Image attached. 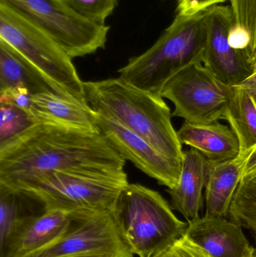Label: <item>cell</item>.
I'll return each instance as SVG.
<instances>
[{
  "mask_svg": "<svg viewBox=\"0 0 256 257\" xmlns=\"http://www.w3.org/2000/svg\"><path fill=\"white\" fill-rule=\"evenodd\" d=\"M126 160L99 132L34 123L0 143V189L21 193L55 172H125Z\"/></svg>",
  "mask_w": 256,
  "mask_h": 257,
  "instance_id": "6da1fadb",
  "label": "cell"
},
{
  "mask_svg": "<svg viewBox=\"0 0 256 257\" xmlns=\"http://www.w3.org/2000/svg\"><path fill=\"white\" fill-rule=\"evenodd\" d=\"M87 103L147 141L182 166L183 151L173 126L171 109L159 95L138 88L123 78L84 83Z\"/></svg>",
  "mask_w": 256,
  "mask_h": 257,
  "instance_id": "7a4b0ae2",
  "label": "cell"
},
{
  "mask_svg": "<svg viewBox=\"0 0 256 257\" xmlns=\"http://www.w3.org/2000/svg\"><path fill=\"white\" fill-rule=\"evenodd\" d=\"M205 14L183 16L177 14L171 25L153 46L129 59L119 69V77L138 88L159 95L176 74L202 63L205 42Z\"/></svg>",
  "mask_w": 256,
  "mask_h": 257,
  "instance_id": "3957f363",
  "label": "cell"
},
{
  "mask_svg": "<svg viewBox=\"0 0 256 257\" xmlns=\"http://www.w3.org/2000/svg\"><path fill=\"white\" fill-rule=\"evenodd\" d=\"M129 184L125 172H55L38 180L21 195L42 203L45 211H63L74 221H81L116 208Z\"/></svg>",
  "mask_w": 256,
  "mask_h": 257,
  "instance_id": "277c9868",
  "label": "cell"
},
{
  "mask_svg": "<svg viewBox=\"0 0 256 257\" xmlns=\"http://www.w3.org/2000/svg\"><path fill=\"white\" fill-rule=\"evenodd\" d=\"M0 40L37 69L57 93L87 102L84 82L72 57L40 27L2 2Z\"/></svg>",
  "mask_w": 256,
  "mask_h": 257,
  "instance_id": "5b68a950",
  "label": "cell"
},
{
  "mask_svg": "<svg viewBox=\"0 0 256 257\" xmlns=\"http://www.w3.org/2000/svg\"><path fill=\"white\" fill-rule=\"evenodd\" d=\"M116 209L123 235L139 257L162 251L183 236L188 226L159 192L142 184H128Z\"/></svg>",
  "mask_w": 256,
  "mask_h": 257,
  "instance_id": "8992f818",
  "label": "cell"
},
{
  "mask_svg": "<svg viewBox=\"0 0 256 257\" xmlns=\"http://www.w3.org/2000/svg\"><path fill=\"white\" fill-rule=\"evenodd\" d=\"M53 38L72 57L94 54L106 45L110 27L93 24L61 0H0Z\"/></svg>",
  "mask_w": 256,
  "mask_h": 257,
  "instance_id": "52a82bcc",
  "label": "cell"
},
{
  "mask_svg": "<svg viewBox=\"0 0 256 257\" xmlns=\"http://www.w3.org/2000/svg\"><path fill=\"white\" fill-rule=\"evenodd\" d=\"M233 93L234 87L219 81L202 63H196L172 77L160 96L174 104L172 116L189 123H210L225 120Z\"/></svg>",
  "mask_w": 256,
  "mask_h": 257,
  "instance_id": "ba28073f",
  "label": "cell"
},
{
  "mask_svg": "<svg viewBox=\"0 0 256 257\" xmlns=\"http://www.w3.org/2000/svg\"><path fill=\"white\" fill-rule=\"evenodd\" d=\"M98 256L135 257L122 232L116 208L87 220L72 222L52 244L24 257Z\"/></svg>",
  "mask_w": 256,
  "mask_h": 257,
  "instance_id": "9c48e42d",
  "label": "cell"
},
{
  "mask_svg": "<svg viewBox=\"0 0 256 257\" xmlns=\"http://www.w3.org/2000/svg\"><path fill=\"white\" fill-rule=\"evenodd\" d=\"M205 42L202 63L219 81L236 87L254 73L247 56L230 42L234 18L230 6H213L204 12Z\"/></svg>",
  "mask_w": 256,
  "mask_h": 257,
  "instance_id": "30bf717a",
  "label": "cell"
},
{
  "mask_svg": "<svg viewBox=\"0 0 256 257\" xmlns=\"http://www.w3.org/2000/svg\"><path fill=\"white\" fill-rule=\"evenodd\" d=\"M94 120L98 131L126 161L133 163L160 185L168 189L177 185L181 165L167 158L141 136L114 119L95 111Z\"/></svg>",
  "mask_w": 256,
  "mask_h": 257,
  "instance_id": "8fae6325",
  "label": "cell"
},
{
  "mask_svg": "<svg viewBox=\"0 0 256 257\" xmlns=\"http://www.w3.org/2000/svg\"><path fill=\"white\" fill-rule=\"evenodd\" d=\"M183 236L211 257H246L255 248L243 226L226 217L204 215L189 220Z\"/></svg>",
  "mask_w": 256,
  "mask_h": 257,
  "instance_id": "7c38bea8",
  "label": "cell"
},
{
  "mask_svg": "<svg viewBox=\"0 0 256 257\" xmlns=\"http://www.w3.org/2000/svg\"><path fill=\"white\" fill-rule=\"evenodd\" d=\"M73 219L63 211L48 210L39 216H23L0 257H24L45 248L60 238Z\"/></svg>",
  "mask_w": 256,
  "mask_h": 257,
  "instance_id": "4fadbf2b",
  "label": "cell"
},
{
  "mask_svg": "<svg viewBox=\"0 0 256 257\" xmlns=\"http://www.w3.org/2000/svg\"><path fill=\"white\" fill-rule=\"evenodd\" d=\"M95 111L87 102L54 92L33 95L30 116L34 123H51L66 127L99 132Z\"/></svg>",
  "mask_w": 256,
  "mask_h": 257,
  "instance_id": "5bb4252c",
  "label": "cell"
},
{
  "mask_svg": "<svg viewBox=\"0 0 256 257\" xmlns=\"http://www.w3.org/2000/svg\"><path fill=\"white\" fill-rule=\"evenodd\" d=\"M210 162L193 148L183 151L181 172L177 185L167 189L171 207L189 220L199 217L202 191L205 188Z\"/></svg>",
  "mask_w": 256,
  "mask_h": 257,
  "instance_id": "9a60e30c",
  "label": "cell"
},
{
  "mask_svg": "<svg viewBox=\"0 0 256 257\" xmlns=\"http://www.w3.org/2000/svg\"><path fill=\"white\" fill-rule=\"evenodd\" d=\"M181 145L201 153L209 162L219 163L240 156L238 139L230 126L217 121L210 123L185 122L177 131Z\"/></svg>",
  "mask_w": 256,
  "mask_h": 257,
  "instance_id": "2e32d148",
  "label": "cell"
},
{
  "mask_svg": "<svg viewBox=\"0 0 256 257\" xmlns=\"http://www.w3.org/2000/svg\"><path fill=\"white\" fill-rule=\"evenodd\" d=\"M245 159L211 163L205 185V215L228 217L234 195L240 184Z\"/></svg>",
  "mask_w": 256,
  "mask_h": 257,
  "instance_id": "e0dca14e",
  "label": "cell"
},
{
  "mask_svg": "<svg viewBox=\"0 0 256 257\" xmlns=\"http://www.w3.org/2000/svg\"><path fill=\"white\" fill-rule=\"evenodd\" d=\"M18 87H25L33 94L58 93L37 69L10 45L0 40V91Z\"/></svg>",
  "mask_w": 256,
  "mask_h": 257,
  "instance_id": "ac0fdd59",
  "label": "cell"
},
{
  "mask_svg": "<svg viewBox=\"0 0 256 257\" xmlns=\"http://www.w3.org/2000/svg\"><path fill=\"white\" fill-rule=\"evenodd\" d=\"M225 120L237 136L240 144V156L245 159L256 145L255 98L243 89L234 87Z\"/></svg>",
  "mask_w": 256,
  "mask_h": 257,
  "instance_id": "d6986e66",
  "label": "cell"
},
{
  "mask_svg": "<svg viewBox=\"0 0 256 257\" xmlns=\"http://www.w3.org/2000/svg\"><path fill=\"white\" fill-rule=\"evenodd\" d=\"M234 18L231 45L247 56L256 72V0H228Z\"/></svg>",
  "mask_w": 256,
  "mask_h": 257,
  "instance_id": "ffe728a7",
  "label": "cell"
},
{
  "mask_svg": "<svg viewBox=\"0 0 256 257\" xmlns=\"http://www.w3.org/2000/svg\"><path fill=\"white\" fill-rule=\"evenodd\" d=\"M21 194L0 189V249L3 248L20 219Z\"/></svg>",
  "mask_w": 256,
  "mask_h": 257,
  "instance_id": "44dd1931",
  "label": "cell"
},
{
  "mask_svg": "<svg viewBox=\"0 0 256 257\" xmlns=\"http://www.w3.org/2000/svg\"><path fill=\"white\" fill-rule=\"evenodd\" d=\"M71 9L84 19L98 24L105 25L108 17L114 13L118 0H61Z\"/></svg>",
  "mask_w": 256,
  "mask_h": 257,
  "instance_id": "7402d4cb",
  "label": "cell"
},
{
  "mask_svg": "<svg viewBox=\"0 0 256 257\" xmlns=\"http://www.w3.org/2000/svg\"><path fill=\"white\" fill-rule=\"evenodd\" d=\"M0 105V143L15 137L34 124L26 111L13 105Z\"/></svg>",
  "mask_w": 256,
  "mask_h": 257,
  "instance_id": "603a6c76",
  "label": "cell"
},
{
  "mask_svg": "<svg viewBox=\"0 0 256 257\" xmlns=\"http://www.w3.org/2000/svg\"><path fill=\"white\" fill-rule=\"evenodd\" d=\"M153 257H211L206 252L186 239L180 237L174 243Z\"/></svg>",
  "mask_w": 256,
  "mask_h": 257,
  "instance_id": "cb8c5ba5",
  "label": "cell"
},
{
  "mask_svg": "<svg viewBox=\"0 0 256 257\" xmlns=\"http://www.w3.org/2000/svg\"><path fill=\"white\" fill-rule=\"evenodd\" d=\"M33 93L23 87L6 89L0 91V104L13 105L30 115L33 102Z\"/></svg>",
  "mask_w": 256,
  "mask_h": 257,
  "instance_id": "d4e9b609",
  "label": "cell"
},
{
  "mask_svg": "<svg viewBox=\"0 0 256 257\" xmlns=\"http://www.w3.org/2000/svg\"><path fill=\"white\" fill-rule=\"evenodd\" d=\"M231 204L256 208V177H247L241 180Z\"/></svg>",
  "mask_w": 256,
  "mask_h": 257,
  "instance_id": "484cf974",
  "label": "cell"
},
{
  "mask_svg": "<svg viewBox=\"0 0 256 257\" xmlns=\"http://www.w3.org/2000/svg\"><path fill=\"white\" fill-rule=\"evenodd\" d=\"M230 220L253 232L256 238V208L246 205L231 204Z\"/></svg>",
  "mask_w": 256,
  "mask_h": 257,
  "instance_id": "4316f807",
  "label": "cell"
},
{
  "mask_svg": "<svg viewBox=\"0 0 256 257\" xmlns=\"http://www.w3.org/2000/svg\"><path fill=\"white\" fill-rule=\"evenodd\" d=\"M227 1L228 0H181L177 11L178 14L183 16H192Z\"/></svg>",
  "mask_w": 256,
  "mask_h": 257,
  "instance_id": "83f0119b",
  "label": "cell"
},
{
  "mask_svg": "<svg viewBox=\"0 0 256 257\" xmlns=\"http://www.w3.org/2000/svg\"><path fill=\"white\" fill-rule=\"evenodd\" d=\"M256 175V145L245 157L242 179ZM241 179V180H242Z\"/></svg>",
  "mask_w": 256,
  "mask_h": 257,
  "instance_id": "f1b7e54d",
  "label": "cell"
},
{
  "mask_svg": "<svg viewBox=\"0 0 256 257\" xmlns=\"http://www.w3.org/2000/svg\"><path fill=\"white\" fill-rule=\"evenodd\" d=\"M236 87H240L247 91L249 94L256 98V72H254L250 77L245 80L241 84Z\"/></svg>",
  "mask_w": 256,
  "mask_h": 257,
  "instance_id": "f546056e",
  "label": "cell"
},
{
  "mask_svg": "<svg viewBox=\"0 0 256 257\" xmlns=\"http://www.w3.org/2000/svg\"><path fill=\"white\" fill-rule=\"evenodd\" d=\"M246 257H256V247L255 248V250H254V251L252 252V253H251V254H249V256Z\"/></svg>",
  "mask_w": 256,
  "mask_h": 257,
  "instance_id": "4dcf8cb0",
  "label": "cell"
},
{
  "mask_svg": "<svg viewBox=\"0 0 256 257\" xmlns=\"http://www.w3.org/2000/svg\"><path fill=\"white\" fill-rule=\"evenodd\" d=\"M177 1H178L179 3H180V2L181 1V0H177Z\"/></svg>",
  "mask_w": 256,
  "mask_h": 257,
  "instance_id": "1f68e13d",
  "label": "cell"
},
{
  "mask_svg": "<svg viewBox=\"0 0 256 257\" xmlns=\"http://www.w3.org/2000/svg\"><path fill=\"white\" fill-rule=\"evenodd\" d=\"M253 176H255V177H256V175H253ZM250 177H251V176H250Z\"/></svg>",
  "mask_w": 256,
  "mask_h": 257,
  "instance_id": "d6a6232c",
  "label": "cell"
},
{
  "mask_svg": "<svg viewBox=\"0 0 256 257\" xmlns=\"http://www.w3.org/2000/svg\"><path fill=\"white\" fill-rule=\"evenodd\" d=\"M255 102H256V98H255Z\"/></svg>",
  "mask_w": 256,
  "mask_h": 257,
  "instance_id": "836d02e7",
  "label": "cell"
},
{
  "mask_svg": "<svg viewBox=\"0 0 256 257\" xmlns=\"http://www.w3.org/2000/svg\"><path fill=\"white\" fill-rule=\"evenodd\" d=\"M98 257H100V256H98Z\"/></svg>",
  "mask_w": 256,
  "mask_h": 257,
  "instance_id": "e575fe53",
  "label": "cell"
}]
</instances>
